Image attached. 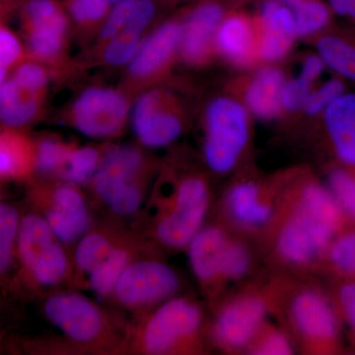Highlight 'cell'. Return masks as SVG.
Segmentation results:
<instances>
[{
  "label": "cell",
  "mask_w": 355,
  "mask_h": 355,
  "mask_svg": "<svg viewBox=\"0 0 355 355\" xmlns=\"http://www.w3.org/2000/svg\"><path fill=\"white\" fill-rule=\"evenodd\" d=\"M71 273V256L64 245L57 239L42 254L22 282L31 291L44 292L46 296L64 284L69 287Z\"/></svg>",
  "instance_id": "cell-21"
},
{
  "label": "cell",
  "mask_w": 355,
  "mask_h": 355,
  "mask_svg": "<svg viewBox=\"0 0 355 355\" xmlns=\"http://www.w3.org/2000/svg\"><path fill=\"white\" fill-rule=\"evenodd\" d=\"M330 191L343 210L355 217V178L342 170L331 172Z\"/></svg>",
  "instance_id": "cell-38"
},
{
  "label": "cell",
  "mask_w": 355,
  "mask_h": 355,
  "mask_svg": "<svg viewBox=\"0 0 355 355\" xmlns=\"http://www.w3.org/2000/svg\"><path fill=\"white\" fill-rule=\"evenodd\" d=\"M326 125L336 155L355 166V94L340 95L326 109Z\"/></svg>",
  "instance_id": "cell-22"
},
{
  "label": "cell",
  "mask_w": 355,
  "mask_h": 355,
  "mask_svg": "<svg viewBox=\"0 0 355 355\" xmlns=\"http://www.w3.org/2000/svg\"><path fill=\"white\" fill-rule=\"evenodd\" d=\"M57 240L48 222L38 211L21 217L16 257L19 261L21 279L31 272L42 254Z\"/></svg>",
  "instance_id": "cell-23"
},
{
  "label": "cell",
  "mask_w": 355,
  "mask_h": 355,
  "mask_svg": "<svg viewBox=\"0 0 355 355\" xmlns=\"http://www.w3.org/2000/svg\"><path fill=\"white\" fill-rule=\"evenodd\" d=\"M43 314L62 336L50 343L53 354H121L132 326L121 311L98 304L73 289L46 294Z\"/></svg>",
  "instance_id": "cell-2"
},
{
  "label": "cell",
  "mask_w": 355,
  "mask_h": 355,
  "mask_svg": "<svg viewBox=\"0 0 355 355\" xmlns=\"http://www.w3.org/2000/svg\"><path fill=\"white\" fill-rule=\"evenodd\" d=\"M286 84L280 70L266 67L252 79L245 92V102L250 111L263 120H270L279 114L282 95Z\"/></svg>",
  "instance_id": "cell-25"
},
{
  "label": "cell",
  "mask_w": 355,
  "mask_h": 355,
  "mask_svg": "<svg viewBox=\"0 0 355 355\" xmlns=\"http://www.w3.org/2000/svg\"><path fill=\"white\" fill-rule=\"evenodd\" d=\"M23 16L32 55L51 64L62 60L69 20L60 3L55 0H28Z\"/></svg>",
  "instance_id": "cell-12"
},
{
  "label": "cell",
  "mask_w": 355,
  "mask_h": 355,
  "mask_svg": "<svg viewBox=\"0 0 355 355\" xmlns=\"http://www.w3.org/2000/svg\"><path fill=\"white\" fill-rule=\"evenodd\" d=\"M105 148L72 144L58 179L79 187L88 186L99 167Z\"/></svg>",
  "instance_id": "cell-28"
},
{
  "label": "cell",
  "mask_w": 355,
  "mask_h": 355,
  "mask_svg": "<svg viewBox=\"0 0 355 355\" xmlns=\"http://www.w3.org/2000/svg\"><path fill=\"white\" fill-rule=\"evenodd\" d=\"M246 352L258 355H288L294 352V343L284 330L266 322L250 343Z\"/></svg>",
  "instance_id": "cell-33"
},
{
  "label": "cell",
  "mask_w": 355,
  "mask_h": 355,
  "mask_svg": "<svg viewBox=\"0 0 355 355\" xmlns=\"http://www.w3.org/2000/svg\"><path fill=\"white\" fill-rule=\"evenodd\" d=\"M125 1V0H110V2H116V3H119V2Z\"/></svg>",
  "instance_id": "cell-47"
},
{
  "label": "cell",
  "mask_w": 355,
  "mask_h": 355,
  "mask_svg": "<svg viewBox=\"0 0 355 355\" xmlns=\"http://www.w3.org/2000/svg\"><path fill=\"white\" fill-rule=\"evenodd\" d=\"M256 21L243 14L222 19L216 38V51L237 67H250L258 58Z\"/></svg>",
  "instance_id": "cell-20"
},
{
  "label": "cell",
  "mask_w": 355,
  "mask_h": 355,
  "mask_svg": "<svg viewBox=\"0 0 355 355\" xmlns=\"http://www.w3.org/2000/svg\"><path fill=\"white\" fill-rule=\"evenodd\" d=\"M33 202L64 245L76 244L93 225L90 203L80 187L60 179H46L32 191Z\"/></svg>",
  "instance_id": "cell-10"
},
{
  "label": "cell",
  "mask_w": 355,
  "mask_h": 355,
  "mask_svg": "<svg viewBox=\"0 0 355 355\" xmlns=\"http://www.w3.org/2000/svg\"><path fill=\"white\" fill-rule=\"evenodd\" d=\"M252 261L251 251L245 242L230 237L222 263V286L244 279L251 270Z\"/></svg>",
  "instance_id": "cell-34"
},
{
  "label": "cell",
  "mask_w": 355,
  "mask_h": 355,
  "mask_svg": "<svg viewBox=\"0 0 355 355\" xmlns=\"http://www.w3.org/2000/svg\"><path fill=\"white\" fill-rule=\"evenodd\" d=\"M275 305V286L246 289L219 306L207 335L222 352H246Z\"/></svg>",
  "instance_id": "cell-8"
},
{
  "label": "cell",
  "mask_w": 355,
  "mask_h": 355,
  "mask_svg": "<svg viewBox=\"0 0 355 355\" xmlns=\"http://www.w3.org/2000/svg\"><path fill=\"white\" fill-rule=\"evenodd\" d=\"M128 102L125 95L108 88H91L79 96L70 112V123L85 137L114 139L123 132Z\"/></svg>",
  "instance_id": "cell-11"
},
{
  "label": "cell",
  "mask_w": 355,
  "mask_h": 355,
  "mask_svg": "<svg viewBox=\"0 0 355 355\" xmlns=\"http://www.w3.org/2000/svg\"><path fill=\"white\" fill-rule=\"evenodd\" d=\"M155 6L151 0H125L119 2L109 12L100 35L105 44L123 32L141 34L155 15Z\"/></svg>",
  "instance_id": "cell-26"
},
{
  "label": "cell",
  "mask_w": 355,
  "mask_h": 355,
  "mask_svg": "<svg viewBox=\"0 0 355 355\" xmlns=\"http://www.w3.org/2000/svg\"><path fill=\"white\" fill-rule=\"evenodd\" d=\"M44 92L26 88L14 79L0 86V121L8 128H20L38 116Z\"/></svg>",
  "instance_id": "cell-24"
},
{
  "label": "cell",
  "mask_w": 355,
  "mask_h": 355,
  "mask_svg": "<svg viewBox=\"0 0 355 355\" xmlns=\"http://www.w3.org/2000/svg\"><path fill=\"white\" fill-rule=\"evenodd\" d=\"M275 307H284L286 320L301 349L307 352H333L340 338V322L335 306L318 288L284 289L277 286Z\"/></svg>",
  "instance_id": "cell-6"
},
{
  "label": "cell",
  "mask_w": 355,
  "mask_h": 355,
  "mask_svg": "<svg viewBox=\"0 0 355 355\" xmlns=\"http://www.w3.org/2000/svg\"><path fill=\"white\" fill-rule=\"evenodd\" d=\"M336 304L350 331L355 336V280H349L338 287Z\"/></svg>",
  "instance_id": "cell-42"
},
{
  "label": "cell",
  "mask_w": 355,
  "mask_h": 355,
  "mask_svg": "<svg viewBox=\"0 0 355 355\" xmlns=\"http://www.w3.org/2000/svg\"><path fill=\"white\" fill-rule=\"evenodd\" d=\"M181 286L180 275L159 253L146 254L125 268L109 303L130 314L135 321L168 299L179 295Z\"/></svg>",
  "instance_id": "cell-7"
},
{
  "label": "cell",
  "mask_w": 355,
  "mask_h": 355,
  "mask_svg": "<svg viewBox=\"0 0 355 355\" xmlns=\"http://www.w3.org/2000/svg\"><path fill=\"white\" fill-rule=\"evenodd\" d=\"M210 191L205 178L184 175L166 193L148 200L144 236L156 247L168 251L187 249L205 225L209 209Z\"/></svg>",
  "instance_id": "cell-4"
},
{
  "label": "cell",
  "mask_w": 355,
  "mask_h": 355,
  "mask_svg": "<svg viewBox=\"0 0 355 355\" xmlns=\"http://www.w3.org/2000/svg\"><path fill=\"white\" fill-rule=\"evenodd\" d=\"M130 231L123 220L113 216L93 223L87 232L76 242V250L71 256L69 289H87L90 273L123 241Z\"/></svg>",
  "instance_id": "cell-14"
},
{
  "label": "cell",
  "mask_w": 355,
  "mask_h": 355,
  "mask_svg": "<svg viewBox=\"0 0 355 355\" xmlns=\"http://www.w3.org/2000/svg\"><path fill=\"white\" fill-rule=\"evenodd\" d=\"M343 212L330 189L315 181L292 184L266 229L273 256L296 270L314 265L340 230Z\"/></svg>",
  "instance_id": "cell-1"
},
{
  "label": "cell",
  "mask_w": 355,
  "mask_h": 355,
  "mask_svg": "<svg viewBox=\"0 0 355 355\" xmlns=\"http://www.w3.org/2000/svg\"><path fill=\"white\" fill-rule=\"evenodd\" d=\"M230 237L220 225H203L187 247L191 272L209 297L223 286L222 263Z\"/></svg>",
  "instance_id": "cell-17"
},
{
  "label": "cell",
  "mask_w": 355,
  "mask_h": 355,
  "mask_svg": "<svg viewBox=\"0 0 355 355\" xmlns=\"http://www.w3.org/2000/svg\"><path fill=\"white\" fill-rule=\"evenodd\" d=\"M291 11L297 36L307 37L319 32L330 19V10L322 0H299Z\"/></svg>",
  "instance_id": "cell-32"
},
{
  "label": "cell",
  "mask_w": 355,
  "mask_h": 355,
  "mask_svg": "<svg viewBox=\"0 0 355 355\" xmlns=\"http://www.w3.org/2000/svg\"><path fill=\"white\" fill-rule=\"evenodd\" d=\"M151 174L153 163L139 147H106L88 184L92 200L121 220L135 216L146 202Z\"/></svg>",
  "instance_id": "cell-5"
},
{
  "label": "cell",
  "mask_w": 355,
  "mask_h": 355,
  "mask_svg": "<svg viewBox=\"0 0 355 355\" xmlns=\"http://www.w3.org/2000/svg\"><path fill=\"white\" fill-rule=\"evenodd\" d=\"M320 58L331 69L355 80V46L334 36L320 39L317 44Z\"/></svg>",
  "instance_id": "cell-31"
},
{
  "label": "cell",
  "mask_w": 355,
  "mask_h": 355,
  "mask_svg": "<svg viewBox=\"0 0 355 355\" xmlns=\"http://www.w3.org/2000/svg\"><path fill=\"white\" fill-rule=\"evenodd\" d=\"M326 254L336 272L355 279V230L336 237Z\"/></svg>",
  "instance_id": "cell-36"
},
{
  "label": "cell",
  "mask_w": 355,
  "mask_h": 355,
  "mask_svg": "<svg viewBox=\"0 0 355 355\" xmlns=\"http://www.w3.org/2000/svg\"><path fill=\"white\" fill-rule=\"evenodd\" d=\"M140 35L137 32H123L103 44L105 62L112 67H120L130 62L139 50Z\"/></svg>",
  "instance_id": "cell-37"
},
{
  "label": "cell",
  "mask_w": 355,
  "mask_h": 355,
  "mask_svg": "<svg viewBox=\"0 0 355 355\" xmlns=\"http://www.w3.org/2000/svg\"><path fill=\"white\" fill-rule=\"evenodd\" d=\"M71 146L58 137H42L35 144V171L46 179H58Z\"/></svg>",
  "instance_id": "cell-30"
},
{
  "label": "cell",
  "mask_w": 355,
  "mask_h": 355,
  "mask_svg": "<svg viewBox=\"0 0 355 355\" xmlns=\"http://www.w3.org/2000/svg\"><path fill=\"white\" fill-rule=\"evenodd\" d=\"M249 141L246 110L229 98H217L207 108L203 146L205 162L217 174L234 169Z\"/></svg>",
  "instance_id": "cell-9"
},
{
  "label": "cell",
  "mask_w": 355,
  "mask_h": 355,
  "mask_svg": "<svg viewBox=\"0 0 355 355\" xmlns=\"http://www.w3.org/2000/svg\"><path fill=\"white\" fill-rule=\"evenodd\" d=\"M35 171V144L11 130H0V178L22 179Z\"/></svg>",
  "instance_id": "cell-27"
},
{
  "label": "cell",
  "mask_w": 355,
  "mask_h": 355,
  "mask_svg": "<svg viewBox=\"0 0 355 355\" xmlns=\"http://www.w3.org/2000/svg\"><path fill=\"white\" fill-rule=\"evenodd\" d=\"M159 251L153 242L132 229L123 241L90 273L87 289L100 300L109 302L114 286L125 268L140 257L159 253Z\"/></svg>",
  "instance_id": "cell-19"
},
{
  "label": "cell",
  "mask_w": 355,
  "mask_h": 355,
  "mask_svg": "<svg viewBox=\"0 0 355 355\" xmlns=\"http://www.w3.org/2000/svg\"><path fill=\"white\" fill-rule=\"evenodd\" d=\"M182 24L170 21L157 28L140 44L128 67L132 85H146L165 73L172 64L181 41Z\"/></svg>",
  "instance_id": "cell-15"
},
{
  "label": "cell",
  "mask_w": 355,
  "mask_h": 355,
  "mask_svg": "<svg viewBox=\"0 0 355 355\" xmlns=\"http://www.w3.org/2000/svg\"><path fill=\"white\" fill-rule=\"evenodd\" d=\"M20 221L19 211L15 207L0 202V282L7 279L12 268Z\"/></svg>",
  "instance_id": "cell-29"
},
{
  "label": "cell",
  "mask_w": 355,
  "mask_h": 355,
  "mask_svg": "<svg viewBox=\"0 0 355 355\" xmlns=\"http://www.w3.org/2000/svg\"><path fill=\"white\" fill-rule=\"evenodd\" d=\"M324 62L322 58L317 55H310L306 58L301 70L300 76L308 83L313 84L322 73Z\"/></svg>",
  "instance_id": "cell-44"
},
{
  "label": "cell",
  "mask_w": 355,
  "mask_h": 355,
  "mask_svg": "<svg viewBox=\"0 0 355 355\" xmlns=\"http://www.w3.org/2000/svg\"><path fill=\"white\" fill-rule=\"evenodd\" d=\"M280 197L277 200L260 184L244 180L229 189L224 209L238 227L252 232L266 230L275 216Z\"/></svg>",
  "instance_id": "cell-16"
},
{
  "label": "cell",
  "mask_w": 355,
  "mask_h": 355,
  "mask_svg": "<svg viewBox=\"0 0 355 355\" xmlns=\"http://www.w3.org/2000/svg\"><path fill=\"white\" fill-rule=\"evenodd\" d=\"M205 338L202 305L189 296L176 295L132 321L121 354H198L205 352Z\"/></svg>",
  "instance_id": "cell-3"
},
{
  "label": "cell",
  "mask_w": 355,
  "mask_h": 355,
  "mask_svg": "<svg viewBox=\"0 0 355 355\" xmlns=\"http://www.w3.org/2000/svg\"><path fill=\"white\" fill-rule=\"evenodd\" d=\"M133 130L144 146L159 148L171 144L183 130V121L174 97L161 90L142 96L133 113Z\"/></svg>",
  "instance_id": "cell-13"
},
{
  "label": "cell",
  "mask_w": 355,
  "mask_h": 355,
  "mask_svg": "<svg viewBox=\"0 0 355 355\" xmlns=\"http://www.w3.org/2000/svg\"><path fill=\"white\" fill-rule=\"evenodd\" d=\"M312 84L306 81L302 77L286 83L282 90V106L287 111H297L304 108L308 97L311 94Z\"/></svg>",
  "instance_id": "cell-40"
},
{
  "label": "cell",
  "mask_w": 355,
  "mask_h": 355,
  "mask_svg": "<svg viewBox=\"0 0 355 355\" xmlns=\"http://www.w3.org/2000/svg\"><path fill=\"white\" fill-rule=\"evenodd\" d=\"M110 3V0H67L72 19L85 33L93 32L104 24Z\"/></svg>",
  "instance_id": "cell-35"
},
{
  "label": "cell",
  "mask_w": 355,
  "mask_h": 355,
  "mask_svg": "<svg viewBox=\"0 0 355 355\" xmlns=\"http://www.w3.org/2000/svg\"><path fill=\"white\" fill-rule=\"evenodd\" d=\"M343 84L338 79H331L315 92H311L304 106L306 113L310 116L321 113L328 108L336 98L343 95Z\"/></svg>",
  "instance_id": "cell-39"
},
{
  "label": "cell",
  "mask_w": 355,
  "mask_h": 355,
  "mask_svg": "<svg viewBox=\"0 0 355 355\" xmlns=\"http://www.w3.org/2000/svg\"><path fill=\"white\" fill-rule=\"evenodd\" d=\"M13 79L26 88L44 93L48 83L46 70L40 65L31 62L18 67Z\"/></svg>",
  "instance_id": "cell-41"
},
{
  "label": "cell",
  "mask_w": 355,
  "mask_h": 355,
  "mask_svg": "<svg viewBox=\"0 0 355 355\" xmlns=\"http://www.w3.org/2000/svg\"><path fill=\"white\" fill-rule=\"evenodd\" d=\"M223 9L214 2L200 4L182 24L180 53L189 65H203L216 51L217 29L223 19Z\"/></svg>",
  "instance_id": "cell-18"
},
{
  "label": "cell",
  "mask_w": 355,
  "mask_h": 355,
  "mask_svg": "<svg viewBox=\"0 0 355 355\" xmlns=\"http://www.w3.org/2000/svg\"><path fill=\"white\" fill-rule=\"evenodd\" d=\"M21 44L12 33L0 26V64L10 67L19 60Z\"/></svg>",
  "instance_id": "cell-43"
},
{
  "label": "cell",
  "mask_w": 355,
  "mask_h": 355,
  "mask_svg": "<svg viewBox=\"0 0 355 355\" xmlns=\"http://www.w3.org/2000/svg\"><path fill=\"white\" fill-rule=\"evenodd\" d=\"M7 67L6 65L0 64V86L3 83L4 76H6Z\"/></svg>",
  "instance_id": "cell-46"
},
{
  "label": "cell",
  "mask_w": 355,
  "mask_h": 355,
  "mask_svg": "<svg viewBox=\"0 0 355 355\" xmlns=\"http://www.w3.org/2000/svg\"><path fill=\"white\" fill-rule=\"evenodd\" d=\"M331 8L340 15L355 18V0H329Z\"/></svg>",
  "instance_id": "cell-45"
}]
</instances>
